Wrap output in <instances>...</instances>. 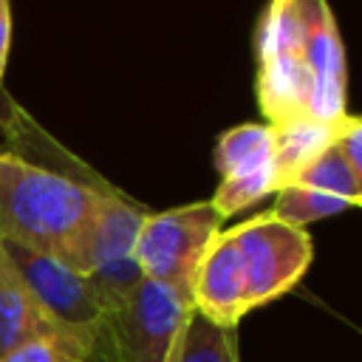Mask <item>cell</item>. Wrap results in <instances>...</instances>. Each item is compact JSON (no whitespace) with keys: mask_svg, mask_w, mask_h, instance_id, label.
<instances>
[{"mask_svg":"<svg viewBox=\"0 0 362 362\" xmlns=\"http://www.w3.org/2000/svg\"><path fill=\"white\" fill-rule=\"evenodd\" d=\"M272 127V124H269ZM337 124L317 122V119H297L288 124L272 127L274 133V173H277V189L291 184L297 173L314 161L322 150L331 147Z\"/></svg>","mask_w":362,"mask_h":362,"instance_id":"12","label":"cell"},{"mask_svg":"<svg viewBox=\"0 0 362 362\" xmlns=\"http://www.w3.org/2000/svg\"><path fill=\"white\" fill-rule=\"evenodd\" d=\"M0 246L17 269L25 288L31 291L37 308L54 328V334L90 362L105 320V305L99 303L88 277L48 252H37L3 238Z\"/></svg>","mask_w":362,"mask_h":362,"instance_id":"4","label":"cell"},{"mask_svg":"<svg viewBox=\"0 0 362 362\" xmlns=\"http://www.w3.org/2000/svg\"><path fill=\"white\" fill-rule=\"evenodd\" d=\"M167 362H238V339L232 328H221L201 314H189Z\"/></svg>","mask_w":362,"mask_h":362,"instance_id":"13","label":"cell"},{"mask_svg":"<svg viewBox=\"0 0 362 362\" xmlns=\"http://www.w3.org/2000/svg\"><path fill=\"white\" fill-rule=\"evenodd\" d=\"M212 158L221 178L249 175L274 167V133L269 124H255V122L235 124L218 136Z\"/></svg>","mask_w":362,"mask_h":362,"instance_id":"11","label":"cell"},{"mask_svg":"<svg viewBox=\"0 0 362 362\" xmlns=\"http://www.w3.org/2000/svg\"><path fill=\"white\" fill-rule=\"evenodd\" d=\"M119 189V187H116ZM113 189V192H116ZM99 192L57 170L0 150V238L48 252L76 269Z\"/></svg>","mask_w":362,"mask_h":362,"instance_id":"1","label":"cell"},{"mask_svg":"<svg viewBox=\"0 0 362 362\" xmlns=\"http://www.w3.org/2000/svg\"><path fill=\"white\" fill-rule=\"evenodd\" d=\"M291 184L311 187V189H320V192H331L337 198L351 201L354 206H359V201H362V178L342 161V156L334 147L322 150L314 161H308Z\"/></svg>","mask_w":362,"mask_h":362,"instance_id":"15","label":"cell"},{"mask_svg":"<svg viewBox=\"0 0 362 362\" xmlns=\"http://www.w3.org/2000/svg\"><path fill=\"white\" fill-rule=\"evenodd\" d=\"M243 260L246 305L260 308L291 291L311 266L314 246L303 226H291L272 212L246 218L232 229Z\"/></svg>","mask_w":362,"mask_h":362,"instance_id":"7","label":"cell"},{"mask_svg":"<svg viewBox=\"0 0 362 362\" xmlns=\"http://www.w3.org/2000/svg\"><path fill=\"white\" fill-rule=\"evenodd\" d=\"M221 223L223 218L209 201H192L161 212L150 209L133 243L141 277L156 280L189 300L195 266L209 240L221 232Z\"/></svg>","mask_w":362,"mask_h":362,"instance_id":"5","label":"cell"},{"mask_svg":"<svg viewBox=\"0 0 362 362\" xmlns=\"http://www.w3.org/2000/svg\"><path fill=\"white\" fill-rule=\"evenodd\" d=\"M189 303L195 314H201L204 320L221 328H232V331L249 314L243 260L232 238V229L226 232L221 229L204 249L195 266V274H192Z\"/></svg>","mask_w":362,"mask_h":362,"instance_id":"9","label":"cell"},{"mask_svg":"<svg viewBox=\"0 0 362 362\" xmlns=\"http://www.w3.org/2000/svg\"><path fill=\"white\" fill-rule=\"evenodd\" d=\"M331 147H334V150L342 156V161L362 178V119L345 113V116L337 122Z\"/></svg>","mask_w":362,"mask_h":362,"instance_id":"18","label":"cell"},{"mask_svg":"<svg viewBox=\"0 0 362 362\" xmlns=\"http://www.w3.org/2000/svg\"><path fill=\"white\" fill-rule=\"evenodd\" d=\"M303 3V59L314 85V110L317 122L337 124L348 107V65L339 25L328 0H300Z\"/></svg>","mask_w":362,"mask_h":362,"instance_id":"8","label":"cell"},{"mask_svg":"<svg viewBox=\"0 0 362 362\" xmlns=\"http://www.w3.org/2000/svg\"><path fill=\"white\" fill-rule=\"evenodd\" d=\"M59 339L0 246V359L34 339Z\"/></svg>","mask_w":362,"mask_h":362,"instance_id":"10","label":"cell"},{"mask_svg":"<svg viewBox=\"0 0 362 362\" xmlns=\"http://www.w3.org/2000/svg\"><path fill=\"white\" fill-rule=\"evenodd\" d=\"M192 314V303L144 280L113 308L105 311L90 362H167L173 345Z\"/></svg>","mask_w":362,"mask_h":362,"instance_id":"3","label":"cell"},{"mask_svg":"<svg viewBox=\"0 0 362 362\" xmlns=\"http://www.w3.org/2000/svg\"><path fill=\"white\" fill-rule=\"evenodd\" d=\"M0 362H88L76 348H71L62 339H34L28 345H20L17 351L6 354Z\"/></svg>","mask_w":362,"mask_h":362,"instance_id":"17","label":"cell"},{"mask_svg":"<svg viewBox=\"0 0 362 362\" xmlns=\"http://www.w3.org/2000/svg\"><path fill=\"white\" fill-rule=\"evenodd\" d=\"M147 212L150 209L144 204L122 189L99 198L96 218L88 226L79 249L76 272L88 277L105 311L119 305L141 283L133 243Z\"/></svg>","mask_w":362,"mask_h":362,"instance_id":"6","label":"cell"},{"mask_svg":"<svg viewBox=\"0 0 362 362\" xmlns=\"http://www.w3.org/2000/svg\"><path fill=\"white\" fill-rule=\"evenodd\" d=\"M8 48H11V6L8 0H0V88L8 65Z\"/></svg>","mask_w":362,"mask_h":362,"instance_id":"19","label":"cell"},{"mask_svg":"<svg viewBox=\"0 0 362 362\" xmlns=\"http://www.w3.org/2000/svg\"><path fill=\"white\" fill-rule=\"evenodd\" d=\"M257 102L266 124L314 119V85L303 59V3L269 0L257 20Z\"/></svg>","mask_w":362,"mask_h":362,"instance_id":"2","label":"cell"},{"mask_svg":"<svg viewBox=\"0 0 362 362\" xmlns=\"http://www.w3.org/2000/svg\"><path fill=\"white\" fill-rule=\"evenodd\" d=\"M272 192H277V173H274V167H266V170H257V173H249V175L221 178L209 204L226 221L229 215H238L240 209L263 201Z\"/></svg>","mask_w":362,"mask_h":362,"instance_id":"16","label":"cell"},{"mask_svg":"<svg viewBox=\"0 0 362 362\" xmlns=\"http://www.w3.org/2000/svg\"><path fill=\"white\" fill-rule=\"evenodd\" d=\"M345 209H354L351 201L337 198L331 192H320L300 184H286L274 192V206L269 209L274 218L291 223V226H308L314 221H325L331 215H339Z\"/></svg>","mask_w":362,"mask_h":362,"instance_id":"14","label":"cell"}]
</instances>
